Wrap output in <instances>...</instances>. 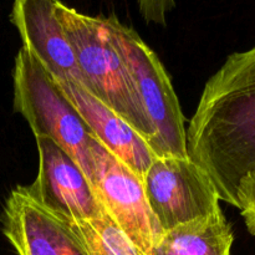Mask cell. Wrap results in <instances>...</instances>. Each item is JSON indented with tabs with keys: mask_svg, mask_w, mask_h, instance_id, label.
<instances>
[{
	"mask_svg": "<svg viewBox=\"0 0 255 255\" xmlns=\"http://www.w3.org/2000/svg\"><path fill=\"white\" fill-rule=\"evenodd\" d=\"M189 158L238 207L241 182L255 171V46L234 52L208 80L186 128Z\"/></svg>",
	"mask_w": 255,
	"mask_h": 255,
	"instance_id": "obj_1",
	"label": "cell"
},
{
	"mask_svg": "<svg viewBox=\"0 0 255 255\" xmlns=\"http://www.w3.org/2000/svg\"><path fill=\"white\" fill-rule=\"evenodd\" d=\"M56 15L74 50L80 84L119 114L151 148L153 129L104 16H90L59 1Z\"/></svg>",
	"mask_w": 255,
	"mask_h": 255,
	"instance_id": "obj_2",
	"label": "cell"
},
{
	"mask_svg": "<svg viewBox=\"0 0 255 255\" xmlns=\"http://www.w3.org/2000/svg\"><path fill=\"white\" fill-rule=\"evenodd\" d=\"M14 110L36 137H46L61 146L80 164L91 183L92 132L69 101L56 80L24 47L15 57Z\"/></svg>",
	"mask_w": 255,
	"mask_h": 255,
	"instance_id": "obj_3",
	"label": "cell"
},
{
	"mask_svg": "<svg viewBox=\"0 0 255 255\" xmlns=\"http://www.w3.org/2000/svg\"><path fill=\"white\" fill-rule=\"evenodd\" d=\"M105 21L153 129L152 152L156 157H187L184 116L158 56L132 27L122 24L115 15L105 17Z\"/></svg>",
	"mask_w": 255,
	"mask_h": 255,
	"instance_id": "obj_4",
	"label": "cell"
},
{
	"mask_svg": "<svg viewBox=\"0 0 255 255\" xmlns=\"http://www.w3.org/2000/svg\"><path fill=\"white\" fill-rule=\"evenodd\" d=\"M142 181L162 232L222 211L214 184L188 156L154 157Z\"/></svg>",
	"mask_w": 255,
	"mask_h": 255,
	"instance_id": "obj_5",
	"label": "cell"
},
{
	"mask_svg": "<svg viewBox=\"0 0 255 255\" xmlns=\"http://www.w3.org/2000/svg\"><path fill=\"white\" fill-rule=\"evenodd\" d=\"M91 186L104 211L144 255L163 234L147 202L142 177L100 143L90 141Z\"/></svg>",
	"mask_w": 255,
	"mask_h": 255,
	"instance_id": "obj_6",
	"label": "cell"
},
{
	"mask_svg": "<svg viewBox=\"0 0 255 255\" xmlns=\"http://www.w3.org/2000/svg\"><path fill=\"white\" fill-rule=\"evenodd\" d=\"M39 172L25 191L49 213L67 223L90 221L102 213V204L80 164L61 146L36 137Z\"/></svg>",
	"mask_w": 255,
	"mask_h": 255,
	"instance_id": "obj_7",
	"label": "cell"
},
{
	"mask_svg": "<svg viewBox=\"0 0 255 255\" xmlns=\"http://www.w3.org/2000/svg\"><path fill=\"white\" fill-rule=\"evenodd\" d=\"M1 222L17 255H89L71 224L32 201L24 186L10 192Z\"/></svg>",
	"mask_w": 255,
	"mask_h": 255,
	"instance_id": "obj_8",
	"label": "cell"
},
{
	"mask_svg": "<svg viewBox=\"0 0 255 255\" xmlns=\"http://www.w3.org/2000/svg\"><path fill=\"white\" fill-rule=\"evenodd\" d=\"M60 0H14L10 20L19 31L22 47L56 81L81 82L74 50L56 15Z\"/></svg>",
	"mask_w": 255,
	"mask_h": 255,
	"instance_id": "obj_9",
	"label": "cell"
},
{
	"mask_svg": "<svg viewBox=\"0 0 255 255\" xmlns=\"http://www.w3.org/2000/svg\"><path fill=\"white\" fill-rule=\"evenodd\" d=\"M89 126L92 136L132 171L143 177L154 159L147 142L111 107L74 80L56 81Z\"/></svg>",
	"mask_w": 255,
	"mask_h": 255,
	"instance_id": "obj_10",
	"label": "cell"
},
{
	"mask_svg": "<svg viewBox=\"0 0 255 255\" xmlns=\"http://www.w3.org/2000/svg\"><path fill=\"white\" fill-rule=\"evenodd\" d=\"M233 229L223 212L163 232L149 255H231Z\"/></svg>",
	"mask_w": 255,
	"mask_h": 255,
	"instance_id": "obj_11",
	"label": "cell"
},
{
	"mask_svg": "<svg viewBox=\"0 0 255 255\" xmlns=\"http://www.w3.org/2000/svg\"><path fill=\"white\" fill-rule=\"evenodd\" d=\"M70 224L89 255H144L104 208L97 218Z\"/></svg>",
	"mask_w": 255,
	"mask_h": 255,
	"instance_id": "obj_12",
	"label": "cell"
},
{
	"mask_svg": "<svg viewBox=\"0 0 255 255\" xmlns=\"http://www.w3.org/2000/svg\"><path fill=\"white\" fill-rule=\"evenodd\" d=\"M237 201L247 229L255 236V171L249 173L239 184Z\"/></svg>",
	"mask_w": 255,
	"mask_h": 255,
	"instance_id": "obj_13",
	"label": "cell"
},
{
	"mask_svg": "<svg viewBox=\"0 0 255 255\" xmlns=\"http://www.w3.org/2000/svg\"><path fill=\"white\" fill-rule=\"evenodd\" d=\"M139 14L146 22L167 24V14L176 7V0H137Z\"/></svg>",
	"mask_w": 255,
	"mask_h": 255,
	"instance_id": "obj_14",
	"label": "cell"
}]
</instances>
